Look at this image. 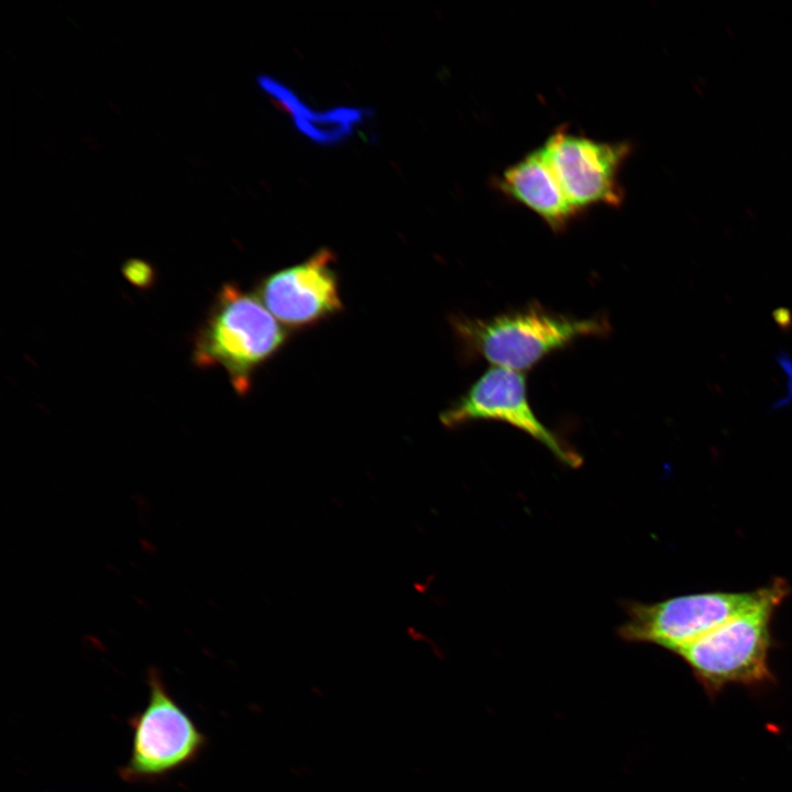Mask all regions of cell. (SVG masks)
Here are the masks:
<instances>
[{"instance_id": "10", "label": "cell", "mask_w": 792, "mask_h": 792, "mask_svg": "<svg viewBox=\"0 0 792 792\" xmlns=\"http://www.w3.org/2000/svg\"><path fill=\"white\" fill-rule=\"evenodd\" d=\"M123 275L133 285L147 288L154 282L155 272L152 265L140 258H130L123 264Z\"/></svg>"}, {"instance_id": "7", "label": "cell", "mask_w": 792, "mask_h": 792, "mask_svg": "<svg viewBox=\"0 0 792 792\" xmlns=\"http://www.w3.org/2000/svg\"><path fill=\"white\" fill-rule=\"evenodd\" d=\"M480 420L510 425L543 444L564 464H581L580 455L537 417L524 373L491 367L440 414L441 424L448 428Z\"/></svg>"}, {"instance_id": "4", "label": "cell", "mask_w": 792, "mask_h": 792, "mask_svg": "<svg viewBox=\"0 0 792 792\" xmlns=\"http://www.w3.org/2000/svg\"><path fill=\"white\" fill-rule=\"evenodd\" d=\"M148 700L128 724L132 749L119 777L128 783H151L197 760L208 744L204 733L169 694L161 673L147 670Z\"/></svg>"}, {"instance_id": "1", "label": "cell", "mask_w": 792, "mask_h": 792, "mask_svg": "<svg viewBox=\"0 0 792 792\" xmlns=\"http://www.w3.org/2000/svg\"><path fill=\"white\" fill-rule=\"evenodd\" d=\"M450 323L465 360L482 359L519 373L580 338L609 331L605 317H570L538 302L490 318L455 316Z\"/></svg>"}, {"instance_id": "8", "label": "cell", "mask_w": 792, "mask_h": 792, "mask_svg": "<svg viewBox=\"0 0 792 792\" xmlns=\"http://www.w3.org/2000/svg\"><path fill=\"white\" fill-rule=\"evenodd\" d=\"M256 295L287 330L314 327L343 309L334 256L328 249L268 274Z\"/></svg>"}, {"instance_id": "6", "label": "cell", "mask_w": 792, "mask_h": 792, "mask_svg": "<svg viewBox=\"0 0 792 792\" xmlns=\"http://www.w3.org/2000/svg\"><path fill=\"white\" fill-rule=\"evenodd\" d=\"M564 194L581 213L587 208L624 201L619 172L631 152L628 142H605L557 128L541 146Z\"/></svg>"}, {"instance_id": "3", "label": "cell", "mask_w": 792, "mask_h": 792, "mask_svg": "<svg viewBox=\"0 0 792 792\" xmlns=\"http://www.w3.org/2000/svg\"><path fill=\"white\" fill-rule=\"evenodd\" d=\"M789 594L788 582L774 579L762 586L752 605L675 653L711 691L727 683L752 684L770 679L771 623Z\"/></svg>"}, {"instance_id": "2", "label": "cell", "mask_w": 792, "mask_h": 792, "mask_svg": "<svg viewBox=\"0 0 792 792\" xmlns=\"http://www.w3.org/2000/svg\"><path fill=\"white\" fill-rule=\"evenodd\" d=\"M288 334L256 294L227 283L195 334L193 361L198 367L223 369L244 396L255 372L283 349Z\"/></svg>"}, {"instance_id": "9", "label": "cell", "mask_w": 792, "mask_h": 792, "mask_svg": "<svg viewBox=\"0 0 792 792\" xmlns=\"http://www.w3.org/2000/svg\"><path fill=\"white\" fill-rule=\"evenodd\" d=\"M495 186L510 200L535 212L554 232L563 231L580 215L564 194L542 147L504 169Z\"/></svg>"}, {"instance_id": "5", "label": "cell", "mask_w": 792, "mask_h": 792, "mask_svg": "<svg viewBox=\"0 0 792 792\" xmlns=\"http://www.w3.org/2000/svg\"><path fill=\"white\" fill-rule=\"evenodd\" d=\"M761 594L759 587L686 594L651 604L630 602L618 635L626 641L654 644L676 652L752 605Z\"/></svg>"}]
</instances>
